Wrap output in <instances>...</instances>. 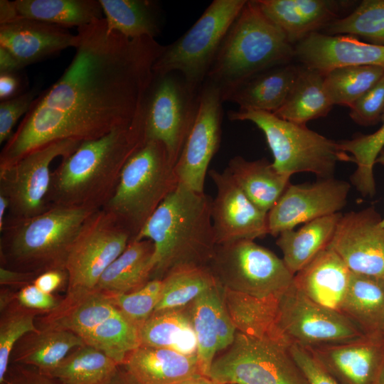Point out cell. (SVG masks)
I'll use <instances>...</instances> for the list:
<instances>
[{"mask_svg": "<svg viewBox=\"0 0 384 384\" xmlns=\"http://www.w3.org/2000/svg\"><path fill=\"white\" fill-rule=\"evenodd\" d=\"M276 326L289 345L305 348L351 341L364 335L344 314L309 299L292 284L278 302Z\"/></svg>", "mask_w": 384, "mask_h": 384, "instance_id": "15", "label": "cell"}, {"mask_svg": "<svg viewBox=\"0 0 384 384\" xmlns=\"http://www.w3.org/2000/svg\"><path fill=\"white\" fill-rule=\"evenodd\" d=\"M375 164H380L384 165V149L380 151L378 156L376 159ZM380 225L384 228V218L381 220Z\"/></svg>", "mask_w": 384, "mask_h": 384, "instance_id": "59", "label": "cell"}, {"mask_svg": "<svg viewBox=\"0 0 384 384\" xmlns=\"http://www.w3.org/2000/svg\"><path fill=\"white\" fill-rule=\"evenodd\" d=\"M139 384H178L202 373L197 356L140 345L122 364Z\"/></svg>", "mask_w": 384, "mask_h": 384, "instance_id": "26", "label": "cell"}, {"mask_svg": "<svg viewBox=\"0 0 384 384\" xmlns=\"http://www.w3.org/2000/svg\"><path fill=\"white\" fill-rule=\"evenodd\" d=\"M349 116L357 124L372 126L384 117V74L351 107Z\"/></svg>", "mask_w": 384, "mask_h": 384, "instance_id": "45", "label": "cell"}, {"mask_svg": "<svg viewBox=\"0 0 384 384\" xmlns=\"http://www.w3.org/2000/svg\"><path fill=\"white\" fill-rule=\"evenodd\" d=\"M16 299L19 304L26 308L46 312L53 311L60 302L51 294L43 292L33 284L22 287L17 293Z\"/></svg>", "mask_w": 384, "mask_h": 384, "instance_id": "48", "label": "cell"}, {"mask_svg": "<svg viewBox=\"0 0 384 384\" xmlns=\"http://www.w3.org/2000/svg\"><path fill=\"white\" fill-rule=\"evenodd\" d=\"M140 345L197 356V340L187 306L154 312L139 329Z\"/></svg>", "mask_w": 384, "mask_h": 384, "instance_id": "34", "label": "cell"}, {"mask_svg": "<svg viewBox=\"0 0 384 384\" xmlns=\"http://www.w3.org/2000/svg\"><path fill=\"white\" fill-rule=\"evenodd\" d=\"M208 266L221 287L260 299L280 297L294 276L282 259L251 240L216 245Z\"/></svg>", "mask_w": 384, "mask_h": 384, "instance_id": "11", "label": "cell"}, {"mask_svg": "<svg viewBox=\"0 0 384 384\" xmlns=\"http://www.w3.org/2000/svg\"><path fill=\"white\" fill-rule=\"evenodd\" d=\"M384 74V68L348 65L324 74V84L333 105L351 107Z\"/></svg>", "mask_w": 384, "mask_h": 384, "instance_id": "41", "label": "cell"}, {"mask_svg": "<svg viewBox=\"0 0 384 384\" xmlns=\"http://www.w3.org/2000/svg\"><path fill=\"white\" fill-rule=\"evenodd\" d=\"M212 201L178 183L161 203L134 239L154 244L151 279H162L179 267L208 265L216 247Z\"/></svg>", "mask_w": 384, "mask_h": 384, "instance_id": "3", "label": "cell"}, {"mask_svg": "<svg viewBox=\"0 0 384 384\" xmlns=\"http://www.w3.org/2000/svg\"><path fill=\"white\" fill-rule=\"evenodd\" d=\"M262 13L294 46L338 18L341 5L331 0H255Z\"/></svg>", "mask_w": 384, "mask_h": 384, "instance_id": "24", "label": "cell"}, {"mask_svg": "<svg viewBox=\"0 0 384 384\" xmlns=\"http://www.w3.org/2000/svg\"><path fill=\"white\" fill-rule=\"evenodd\" d=\"M38 311L14 302L4 311L0 321V384L9 368V360L16 343L26 334L40 330L35 325Z\"/></svg>", "mask_w": 384, "mask_h": 384, "instance_id": "43", "label": "cell"}, {"mask_svg": "<svg viewBox=\"0 0 384 384\" xmlns=\"http://www.w3.org/2000/svg\"><path fill=\"white\" fill-rule=\"evenodd\" d=\"M324 33L362 37L384 46V0L362 1L350 14L328 24Z\"/></svg>", "mask_w": 384, "mask_h": 384, "instance_id": "42", "label": "cell"}, {"mask_svg": "<svg viewBox=\"0 0 384 384\" xmlns=\"http://www.w3.org/2000/svg\"><path fill=\"white\" fill-rule=\"evenodd\" d=\"M16 299V294L9 289H2L0 295L1 312L6 309Z\"/></svg>", "mask_w": 384, "mask_h": 384, "instance_id": "56", "label": "cell"}, {"mask_svg": "<svg viewBox=\"0 0 384 384\" xmlns=\"http://www.w3.org/2000/svg\"><path fill=\"white\" fill-rule=\"evenodd\" d=\"M381 127L369 134H357L351 139L338 141L339 148L350 154L356 169L350 177L353 186L363 197H373L376 184L373 168L384 149V117Z\"/></svg>", "mask_w": 384, "mask_h": 384, "instance_id": "40", "label": "cell"}, {"mask_svg": "<svg viewBox=\"0 0 384 384\" xmlns=\"http://www.w3.org/2000/svg\"><path fill=\"white\" fill-rule=\"evenodd\" d=\"M349 183L332 178L289 184L270 210L268 233L274 237L300 223L339 213L346 205Z\"/></svg>", "mask_w": 384, "mask_h": 384, "instance_id": "17", "label": "cell"}, {"mask_svg": "<svg viewBox=\"0 0 384 384\" xmlns=\"http://www.w3.org/2000/svg\"><path fill=\"white\" fill-rule=\"evenodd\" d=\"M178 384H216L208 376L199 375L186 380Z\"/></svg>", "mask_w": 384, "mask_h": 384, "instance_id": "58", "label": "cell"}, {"mask_svg": "<svg viewBox=\"0 0 384 384\" xmlns=\"http://www.w3.org/2000/svg\"><path fill=\"white\" fill-rule=\"evenodd\" d=\"M130 241L129 232L106 210L91 213L80 229L67 259V292L95 289L103 272Z\"/></svg>", "mask_w": 384, "mask_h": 384, "instance_id": "14", "label": "cell"}, {"mask_svg": "<svg viewBox=\"0 0 384 384\" xmlns=\"http://www.w3.org/2000/svg\"><path fill=\"white\" fill-rule=\"evenodd\" d=\"M375 206L342 214L328 247L351 272L384 279V228Z\"/></svg>", "mask_w": 384, "mask_h": 384, "instance_id": "18", "label": "cell"}, {"mask_svg": "<svg viewBox=\"0 0 384 384\" xmlns=\"http://www.w3.org/2000/svg\"><path fill=\"white\" fill-rule=\"evenodd\" d=\"M301 66L288 63L265 70L222 98L240 110L274 113L284 102Z\"/></svg>", "mask_w": 384, "mask_h": 384, "instance_id": "27", "label": "cell"}, {"mask_svg": "<svg viewBox=\"0 0 384 384\" xmlns=\"http://www.w3.org/2000/svg\"><path fill=\"white\" fill-rule=\"evenodd\" d=\"M289 348L309 384H341L309 350L294 344Z\"/></svg>", "mask_w": 384, "mask_h": 384, "instance_id": "47", "label": "cell"}, {"mask_svg": "<svg viewBox=\"0 0 384 384\" xmlns=\"http://www.w3.org/2000/svg\"><path fill=\"white\" fill-rule=\"evenodd\" d=\"M176 73L154 75L144 107L146 142H161L174 166L195 121L199 95Z\"/></svg>", "mask_w": 384, "mask_h": 384, "instance_id": "12", "label": "cell"}, {"mask_svg": "<svg viewBox=\"0 0 384 384\" xmlns=\"http://www.w3.org/2000/svg\"><path fill=\"white\" fill-rule=\"evenodd\" d=\"M9 208V201L6 197L0 195V231L3 229Z\"/></svg>", "mask_w": 384, "mask_h": 384, "instance_id": "57", "label": "cell"}, {"mask_svg": "<svg viewBox=\"0 0 384 384\" xmlns=\"http://www.w3.org/2000/svg\"><path fill=\"white\" fill-rule=\"evenodd\" d=\"M38 274L13 270L1 266L0 284L1 285L23 286L33 284Z\"/></svg>", "mask_w": 384, "mask_h": 384, "instance_id": "51", "label": "cell"}, {"mask_svg": "<svg viewBox=\"0 0 384 384\" xmlns=\"http://www.w3.org/2000/svg\"><path fill=\"white\" fill-rule=\"evenodd\" d=\"M94 211L53 206L33 217L6 220L0 231L1 266L38 275L65 270L73 242Z\"/></svg>", "mask_w": 384, "mask_h": 384, "instance_id": "5", "label": "cell"}, {"mask_svg": "<svg viewBox=\"0 0 384 384\" xmlns=\"http://www.w3.org/2000/svg\"><path fill=\"white\" fill-rule=\"evenodd\" d=\"M76 35L72 61L4 144L0 168L50 142L96 139L143 115L153 66L164 46L111 31L105 18L78 28Z\"/></svg>", "mask_w": 384, "mask_h": 384, "instance_id": "1", "label": "cell"}, {"mask_svg": "<svg viewBox=\"0 0 384 384\" xmlns=\"http://www.w3.org/2000/svg\"><path fill=\"white\" fill-rule=\"evenodd\" d=\"M67 279L68 274L65 270H49L36 277L33 284L43 292L51 294L58 289Z\"/></svg>", "mask_w": 384, "mask_h": 384, "instance_id": "50", "label": "cell"}, {"mask_svg": "<svg viewBox=\"0 0 384 384\" xmlns=\"http://www.w3.org/2000/svg\"><path fill=\"white\" fill-rule=\"evenodd\" d=\"M222 103L218 87L205 81L195 121L174 166L178 183L198 193H204L208 166L220 147Z\"/></svg>", "mask_w": 384, "mask_h": 384, "instance_id": "16", "label": "cell"}, {"mask_svg": "<svg viewBox=\"0 0 384 384\" xmlns=\"http://www.w3.org/2000/svg\"><path fill=\"white\" fill-rule=\"evenodd\" d=\"M208 174L217 188L211 218L216 245L262 238L268 233V213L259 208L244 193L228 169Z\"/></svg>", "mask_w": 384, "mask_h": 384, "instance_id": "19", "label": "cell"}, {"mask_svg": "<svg viewBox=\"0 0 384 384\" xmlns=\"http://www.w3.org/2000/svg\"><path fill=\"white\" fill-rule=\"evenodd\" d=\"M82 142L75 139L55 141L0 168V195L9 201L6 220L33 217L51 208L48 201L50 164L58 157L63 159L71 154Z\"/></svg>", "mask_w": 384, "mask_h": 384, "instance_id": "13", "label": "cell"}, {"mask_svg": "<svg viewBox=\"0 0 384 384\" xmlns=\"http://www.w3.org/2000/svg\"><path fill=\"white\" fill-rule=\"evenodd\" d=\"M218 284L208 265H186L174 269L162 279L160 299L154 312L184 309Z\"/></svg>", "mask_w": 384, "mask_h": 384, "instance_id": "38", "label": "cell"}, {"mask_svg": "<svg viewBox=\"0 0 384 384\" xmlns=\"http://www.w3.org/2000/svg\"><path fill=\"white\" fill-rule=\"evenodd\" d=\"M339 311L363 334L384 335V279L352 272Z\"/></svg>", "mask_w": 384, "mask_h": 384, "instance_id": "29", "label": "cell"}, {"mask_svg": "<svg viewBox=\"0 0 384 384\" xmlns=\"http://www.w3.org/2000/svg\"><path fill=\"white\" fill-rule=\"evenodd\" d=\"M110 30L129 38L155 37L160 32L159 8L149 0H99Z\"/></svg>", "mask_w": 384, "mask_h": 384, "instance_id": "37", "label": "cell"}, {"mask_svg": "<svg viewBox=\"0 0 384 384\" xmlns=\"http://www.w3.org/2000/svg\"><path fill=\"white\" fill-rule=\"evenodd\" d=\"M306 349L341 384H379L384 370V335L364 334Z\"/></svg>", "mask_w": 384, "mask_h": 384, "instance_id": "20", "label": "cell"}, {"mask_svg": "<svg viewBox=\"0 0 384 384\" xmlns=\"http://www.w3.org/2000/svg\"><path fill=\"white\" fill-rule=\"evenodd\" d=\"M324 78L322 73L301 66L287 97L274 114L301 125H306L310 120L326 117L334 105L325 90Z\"/></svg>", "mask_w": 384, "mask_h": 384, "instance_id": "32", "label": "cell"}, {"mask_svg": "<svg viewBox=\"0 0 384 384\" xmlns=\"http://www.w3.org/2000/svg\"><path fill=\"white\" fill-rule=\"evenodd\" d=\"M294 46L261 11L247 1L224 37L206 81L218 87L223 98L255 75L288 64Z\"/></svg>", "mask_w": 384, "mask_h": 384, "instance_id": "4", "label": "cell"}, {"mask_svg": "<svg viewBox=\"0 0 384 384\" xmlns=\"http://www.w3.org/2000/svg\"><path fill=\"white\" fill-rule=\"evenodd\" d=\"M178 181L164 145L145 142L126 162L114 195L103 208L134 240Z\"/></svg>", "mask_w": 384, "mask_h": 384, "instance_id": "7", "label": "cell"}, {"mask_svg": "<svg viewBox=\"0 0 384 384\" xmlns=\"http://www.w3.org/2000/svg\"><path fill=\"white\" fill-rule=\"evenodd\" d=\"M247 0H214L195 23L164 50L153 66L155 75L179 73L199 92L219 47Z\"/></svg>", "mask_w": 384, "mask_h": 384, "instance_id": "9", "label": "cell"}, {"mask_svg": "<svg viewBox=\"0 0 384 384\" xmlns=\"http://www.w3.org/2000/svg\"><path fill=\"white\" fill-rule=\"evenodd\" d=\"M154 244L148 239L130 241L123 252L105 270L96 289L108 294H127L151 279Z\"/></svg>", "mask_w": 384, "mask_h": 384, "instance_id": "28", "label": "cell"}, {"mask_svg": "<svg viewBox=\"0 0 384 384\" xmlns=\"http://www.w3.org/2000/svg\"><path fill=\"white\" fill-rule=\"evenodd\" d=\"M119 364L105 353L85 345L76 348L46 375L60 384H105Z\"/></svg>", "mask_w": 384, "mask_h": 384, "instance_id": "39", "label": "cell"}, {"mask_svg": "<svg viewBox=\"0 0 384 384\" xmlns=\"http://www.w3.org/2000/svg\"><path fill=\"white\" fill-rule=\"evenodd\" d=\"M23 67L6 48L0 46V74L15 73Z\"/></svg>", "mask_w": 384, "mask_h": 384, "instance_id": "53", "label": "cell"}, {"mask_svg": "<svg viewBox=\"0 0 384 384\" xmlns=\"http://www.w3.org/2000/svg\"><path fill=\"white\" fill-rule=\"evenodd\" d=\"M31 334L13 361L32 366L44 375L55 368L72 349L85 346L78 335L68 330L48 328Z\"/></svg>", "mask_w": 384, "mask_h": 384, "instance_id": "35", "label": "cell"}, {"mask_svg": "<svg viewBox=\"0 0 384 384\" xmlns=\"http://www.w3.org/2000/svg\"><path fill=\"white\" fill-rule=\"evenodd\" d=\"M379 384H384V370H383V373L381 375V377H380V381H379Z\"/></svg>", "mask_w": 384, "mask_h": 384, "instance_id": "60", "label": "cell"}, {"mask_svg": "<svg viewBox=\"0 0 384 384\" xmlns=\"http://www.w3.org/2000/svg\"><path fill=\"white\" fill-rule=\"evenodd\" d=\"M21 18L16 8L14 1H0V25L9 23Z\"/></svg>", "mask_w": 384, "mask_h": 384, "instance_id": "54", "label": "cell"}, {"mask_svg": "<svg viewBox=\"0 0 384 384\" xmlns=\"http://www.w3.org/2000/svg\"><path fill=\"white\" fill-rule=\"evenodd\" d=\"M341 216L339 212L319 218L304 223L298 230H285L278 235L276 245L292 274H295L329 247Z\"/></svg>", "mask_w": 384, "mask_h": 384, "instance_id": "31", "label": "cell"}, {"mask_svg": "<svg viewBox=\"0 0 384 384\" xmlns=\"http://www.w3.org/2000/svg\"><path fill=\"white\" fill-rule=\"evenodd\" d=\"M105 384H139L132 375L125 369L124 366L119 365L113 376Z\"/></svg>", "mask_w": 384, "mask_h": 384, "instance_id": "55", "label": "cell"}, {"mask_svg": "<svg viewBox=\"0 0 384 384\" xmlns=\"http://www.w3.org/2000/svg\"><path fill=\"white\" fill-rule=\"evenodd\" d=\"M143 115L132 124L82 142L52 171L50 207L103 208L112 198L122 171L145 142Z\"/></svg>", "mask_w": 384, "mask_h": 384, "instance_id": "2", "label": "cell"}, {"mask_svg": "<svg viewBox=\"0 0 384 384\" xmlns=\"http://www.w3.org/2000/svg\"><path fill=\"white\" fill-rule=\"evenodd\" d=\"M289 346L237 331L226 351L215 358L207 376L216 384H309Z\"/></svg>", "mask_w": 384, "mask_h": 384, "instance_id": "10", "label": "cell"}, {"mask_svg": "<svg viewBox=\"0 0 384 384\" xmlns=\"http://www.w3.org/2000/svg\"><path fill=\"white\" fill-rule=\"evenodd\" d=\"M227 169L247 197L267 213L290 184L291 176L279 173L265 158L248 161L235 156Z\"/></svg>", "mask_w": 384, "mask_h": 384, "instance_id": "30", "label": "cell"}, {"mask_svg": "<svg viewBox=\"0 0 384 384\" xmlns=\"http://www.w3.org/2000/svg\"><path fill=\"white\" fill-rule=\"evenodd\" d=\"M294 53L304 66L324 75L348 65L384 68V46L366 43L351 35L312 33L294 46Z\"/></svg>", "mask_w": 384, "mask_h": 384, "instance_id": "21", "label": "cell"}, {"mask_svg": "<svg viewBox=\"0 0 384 384\" xmlns=\"http://www.w3.org/2000/svg\"><path fill=\"white\" fill-rule=\"evenodd\" d=\"M351 273L341 258L327 247L294 274L293 284L314 302L339 311Z\"/></svg>", "mask_w": 384, "mask_h": 384, "instance_id": "25", "label": "cell"}, {"mask_svg": "<svg viewBox=\"0 0 384 384\" xmlns=\"http://www.w3.org/2000/svg\"><path fill=\"white\" fill-rule=\"evenodd\" d=\"M223 298L237 331L253 337L284 341L276 326L280 297L260 299L223 288Z\"/></svg>", "mask_w": 384, "mask_h": 384, "instance_id": "33", "label": "cell"}, {"mask_svg": "<svg viewBox=\"0 0 384 384\" xmlns=\"http://www.w3.org/2000/svg\"><path fill=\"white\" fill-rule=\"evenodd\" d=\"M14 4L21 18L64 28H79L104 18L99 0H16Z\"/></svg>", "mask_w": 384, "mask_h": 384, "instance_id": "36", "label": "cell"}, {"mask_svg": "<svg viewBox=\"0 0 384 384\" xmlns=\"http://www.w3.org/2000/svg\"><path fill=\"white\" fill-rule=\"evenodd\" d=\"M77 42V35L67 28L37 20L21 18L0 25V46L23 68L68 48H75Z\"/></svg>", "mask_w": 384, "mask_h": 384, "instance_id": "23", "label": "cell"}, {"mask_svg": "<svg viewBox=\"0 0 384 384\" xmlns=\"http://www.w3.org/2000/svg\"><path fill=\"white\" fill-rule=\"evenodd\" d=\"M1 384H60L36 368L21 364L9 368L4 380Z\"/></svg>", "mask_w": 384, "mask_h": 384, "instance_id": "49", "label": "cell"}, {"mask_svg": "<svg viewBox=\"0 0 384 384\" xmlns=\"http://www.w3.org/2000/svg\"><path fill=\"white\" fill-rule=\"evenodd\" d=\"M41 320L43 329L78 335L85 345L105 353L119 365L140 346L139 328L97 289L67 292L57 308Z\"/></svg>", "mask_w": 384, "mask_h": 384, "instance_id": "6", "label": "cell"}, {"mask_svg": "<svg viewBox=\"0 0 384 384\" xmlns=\"http://www.w3.org/2000/svg\"><path fill=\"white\" fill-rule=\"evenodd\" d=\"M197 340V357L207 376L218 351L228 348L237 332L225 308L223 288L216 285L187 306Z\"/></svg>", "mask_w": 384, "mask_h": 384, "instance_id": "22", "label": "cell"}, {"mask_svg": "<svg viewBox=\"0 0 384 384\" xmlns=\"http://www.w3.org/2000/svg\"><path fill=\"white\" fill-rule=\"evenodd\" d=\"M21 86L19 78L15 73L0 74V99L6 100L18 95Z\"/></svg>", "mask_w": 384, "mask_h": 384, "instance_id": "52", "label": "cell"}, {"mask_svg": "<svg viewBox=\"0 0 384 384\" xmlns=\"http://www.w3.org/2000/svg\"><path fill=\"white\" fill-rule=\"evenodd\" d=\"M37 88L19 94L0 103V144H5L21 116L26 114L36 99Z\"/></svg>", "mask_w": 384, "mask_h": 384, "instance_id": "46", "label": "cell"}, {"mask_svg": "<svg viewBox=\"0 0 384 384\" xmlns=\"http://www.w3.org/2000/svg\"><path fill=\"white\" fill-rule=\"evenodd\" d=\"M161 290L162 279H151L134 292L109 295L113 304L139 329L154 311Z\"/></svg>", "mask_w": 384, "mask_h": 384, "instance_id": "44", "label": "cell"}, {"mask_svg": "<svg viewBox=\"0 0 384 384\" xmlns=\"http://www.w3.org/2000/svg\"><path fill=\"white\" fill-rule=\"evenodd\" d=\"M228 116L232 121H250L264 133L274 158L272 166L282 174L310 172L318 178H332L338 162H353L338 142L274 113L238 109L230 110Z\"/></svg>", "mask_w": 384, "mask_h": 384, "instance_id": "8", "label": "cell"}]
</instances>
